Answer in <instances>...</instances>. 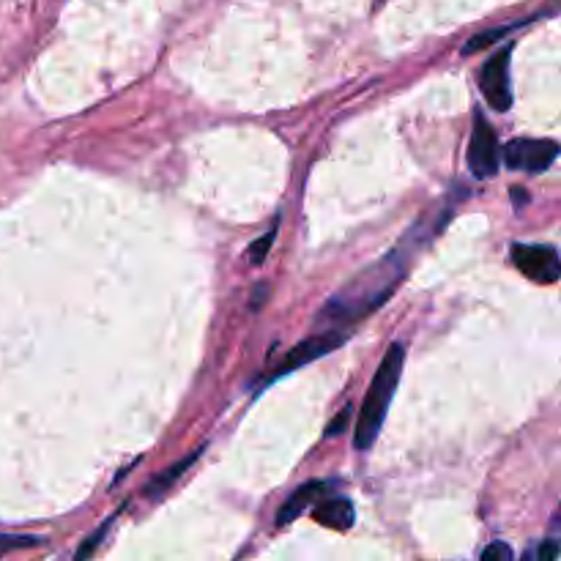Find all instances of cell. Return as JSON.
<instances>
[{
	"instance_id": "6da1fadb",
	"label": "cell",
	"mask_w": 561,
	"mask_h": 561,
	"mask_svg": "<svg viewBox=\"0 0 561 561\" xmlns=\"http://www.w3.org/2000/svg\"><path fill=\"white\" fill-rule=\"evenodd\" d=\"M406 269L408 255L406 241H403V247L389 252L370 269H364L356 280L348 282L343 291L334 293L329 304L318 312V329H343L348 323L367 318L395 293L400 280L406 277Z\"/></svg>"
},
{
	"instance_id": "7a4b0ae2",
	"label": "cell",
	"mask_w": 561,
	"mask_h": 561,
	"mask_svg": "<svg viewBox=\"0 0 561 561\" xmlns=\"http://www.w3.org/2000/svg\"><path fill=\"white\" fill-rule=\"evenodd\" d=\"M403 364H406V348L403 343H395L386 356L378 364V373H375L373 384L364 395V403L359 408V419H356V433H354V447L359 452H367L373 447L375 438L384 427L386 411L395 400L397 384H400V375H403Z\"/></svg>"
},
{
	"instance_id": "3957f363",
	"label": "cell",
	"mask_w": 561,
	"mask_h": 561,
	"mask_svg": "<svg viewBox=\"0 0 561 561\" xmlns=\"http://www.w3.org/2000/svg\"><path fill=\"white\" fill-rule=\"evenodd\" d=\"M559 156L556 140H531V137H515L504 148V162L510 170L520 173H545Z\"/></svg>"
},
{
	"instance_id": "277c9868",
	"label": "cell",
	"mask_w": 561,
	"mask_h": 561,
	"mask_svg": "<svg viewBox=\"0 0 561 561\" xmlns=\"http://www.w3.org/2000/svg\"><path fill=\"white\" fill-rule=\"evenodd\" d=\"M512 263L529 280L540 285H553L561 277V260L551 244H512Z\"/></svg>"
},
{
	"instance_id": "5b68a950",
	"label": "cell",
	"mask_w": 561,
	"mask_h": 561,
	"mask_svg": "<svg viewBox=\"0 0 561 561\" xmlns=\"http://www.w3.org/2000/svg\"><path fill=\"white\" fill-rule=\"evenodd\" d=\"M510 58L512 47H504L496 55H490L482 72H479V88L488 99V104L499 113H507L512 104V83H510Z\"/></svg>"
},
{
	"instance_id": "8992f818",
	"label": "cell",
	"mask_w": 561,
	"mask_h": 561,
	"mask_svg": "<svg viewBox=\"0 0 561 561\" xmlns=\"http://www.w3.org/2000/svg\"><path fill=\"white\" fill-rule=\"evenodd\" d=\"M468 167L477 178H493L499 170V140L493 126L485 121V115H477L474 132H471V146H468Z\"/></svg>"
},
{
	"instance_id": "52a82bcc",
	"label": "cell",
	"mask_w": 561,
	"mask_h": 561,
	"mask_svg": "<svg viewBox=\"0 0 561 561\" xmlns=\"http://www.w3.org/2000/svg\"><path fill=\"white\" fill-rule=\"evenodd\" d=\"M345 340H348V332H343V329H323L321 334H315V337H310V340H304V343L296 345L291 354L282 359V367L274 375L291 373V370H296V367L310 364L312 359H321V356L332 354L334 348H340Z\"/></svg>"
},
{
	"instance_id": "ba28073f",
	"label": "cell",
	"mask_w": 561,
	"mask_h": 561,
	"mask_svg": "<svg viewBox=\"0 0 561 561\" xmlns=\"http://www.w3.org/2000/svg\"><path fill=\"white\" fill-rule=\"evenodd\" d=\"M329 490H332V482H321V479H312V482H307L302 488L293 490L291 496H288V501L282 504V510L277 512V526H288V523L299 518L310 504L323 499Z\"/></svg>"
},
{
	"instance_id": "9c48e42d",
	"label": "cell",
	"mask_w": 561,
	"mask_h": 561,
	"mask_svg": "<svg viewBox=\"0 0 561 561\" xmlns=\"http://www.w3.org/2000/svg\"><path fill=\"white\" fill-rule=\"evenodd\" d=\"M312 518H315V523L326 526V529L348 531L354 526L356 510L345 496H332V499H318L315 510H312Z\"/></svg>"
},
{
	"instance_id": "30bf717a",
	"label": "cell",
	"mask_w": 561,
	"mask_h": 561,
	"mask_svg": "<svg viewBox=\"0 0 561 561\" xmlns=\"http://www.w3.org/2000/svg\"><path fill=\"white\" fill-rule=\"evenodd\" d=\"M198 455L200 452H192L189 458L178 460L173 468H167V471H162V474H156V477L151 479V485L146 488V496H151V499H159V496H162L170 485H176V479L181 477V474H184V471H187L195 460H198Z\"/></svg>"
},
{
	"instance_id": "8fae6325",
	"label": "cell",
	"mask_w": 561,
	"mask_h": 561,
	"mask_svg": "<svg viewBox=\"0 0 561 561\" xmlns=\"http://www.w3.org/2000/svg\"><path fill=\"white\" fill-rule=\"evenodd\" d=\"M520 25H526V22H512V25H504V28H496V31L479 33V36H474V39H471V42H468L466 47H463V55H471V52L485 50L488 44L499 42L504 33H512V31H515V28H520Z\"/></svg>"
},
{
	"instance_id": "7c38bea8",
	"label": "cell",
	"mask_w": 561,
	"mask_h": 561,
	"mask_svg": "<svg viewBox=\"0 0 561 561\" xmlns=\"http://www.w3.org/2000/svg\"><path fill=\"white\" fill-rule=\"evenodd\" d=\"M39 545L36 537H14V534H0V556H6L11 551H22V548H33Z\"/></svg>"
},
{
	"instance_id": "4fadbf2b",
	"label": "cell",
	"mask_w": 561,
	"mask_h": 561,
	"mask_svg": "<svg viewBox=\"0 0 561 561\" xmlns=\"http://www.w3.org/2000/svg\"><path fill=\"white\" fill-rule=\"evenodd\" d=\"M274 239H277V225L263 236V239L258 241V244H252L250 247V258L252 263H263V258H266V252H269V247L274 244Z\"/></svg>"
},
{
	"instance_id": "5bb4252c",
	"label": "cell",
	"mask_w": 561,
	"mask_h": 561,
	"mask_svg": "<svg viewBox=\"0 0 561 561\" xmlns=\"http://www.w3.org/2000/svg\"><path fill=\"white\" fill-rule=\"evenodd\" d=\"M526 559H540V561H556L559 559V542L556 540H548L537 545L534 551L526 553Z\"/></svg>"
},
{
	"instance_id": "9a60e30c",
	"label": "cell",
	"mask_w": 561,
	"mask_h": 561,
	"mask_svg": "<svg viewBox=\"0 0 561 561\" xmlns=\"http://www.w3.org/2000/svg\"><path fill=\"white\" fill-rule=\"evenodd\" d=\"M482 559L485 561H512L515 559V553H512L510 545H504V542H493V545H488V548L482 551Z\"/></svg>"
},
{
	"instance_id": "2e32d148",
	"label": "cell",
	"mask_w": 561,
	"mask_h": 561,
	"mask_svg": "<svg viewBox=\"0 0 561 561\" xmlns=\"http://www.w3.org/2000/svg\"><path fill=\"white\" fill-rule=\"evenodd\" d=\"M110 526H113V518L107 520V526H104V529L96 531L94 537H91V540L85 542L83 548H80V551H77V559H85V556H91V553L96 551V545H99V542H102V537H104V534H107V529H110Z\"/></svg>"
},
{
	"instance_id": "e0dca14e",
	"label": "cell",
	"mask_w": 561,
	"mask_h": 561,
	"mask_svg": "<svg viewBox=\"0 0 561 561\" xmlns=\"http://www.w3.org/2000/svg\"><path fill=\"white\" fill-rule=\"evenodd\" d=\"M348 416H351V411L345 408L343 414H340V416H337V419H334L332 427H329V433H326V436H334V433H340V427H345V422H348Z\"/></svg>"
}]
</instances>
